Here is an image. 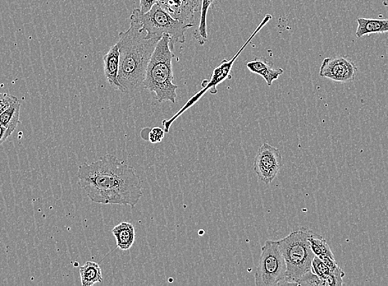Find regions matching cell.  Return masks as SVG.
Segmentation results:
<instances>
[{
	"label": "cell",
	"mask_w": 388,
	"mask_h": 286,
	"mask_svg": "<svg viewBox=\"0 0 388 286\" xmlns=\"http://www.w3.org/2000/svg\"><path fill=\"white\" fill-rule=\"evenodd\" d=\"M286 271V262L278 241L267 240L262 248L255 272V285H280L285 278Z\"/></svg>",
	"instance_id": "cell-7"
},
{
	"label": "cell",
	"mask_w": 388,
	"mask_h": 286,
	"mask_svg": "<svg viewBox=\"0 0 388 286\" xmlns=\"http://www.w3.org/2000/svg\"><path fill=\"white\" fill-rule=\"evenodd\" d=\"M175 55L171 48V38L164 35L155 49L143 82L145 89L155 95L159 103H176L178 85L173 84L172 61Z\"/></svg>",
	"instance_id": "cell-3"
},
{
	"label": "cell",
	"mask_w": 388,
	"mask_h": 286,
	"mask_svg": "<svg viewBox=\"0 0 388 286\" xmlns=\"http://www.w3.org/2000/svg\"><path fill=\"white\" fill-rule=\"evenodd\" d=\"M282 155L277 148L264 143L254 160V171L264 183H271L282 168Z\"/></svg>",
	"instance_id": "cell-8"
},
{
	"label": "cell",
	"mask_w": 388,
	"mask_h": 286,
	"mask_svg": "<svg viewBox=\"0 0 388 286\" xmlns=\"http://www.w3.org/2000/svg\"><path fill=\"white\" fill-rule=\"evenodd\" d=\"M120 66V48L116 43L109 49L108 52L103 57V71L108 84L114 89L120 90L121 86L118 81V73Z\"/></svg>",
	"instance_id": "cell-11"
},
{
	"label": "cell",
	"mask_w": 388,
	"mask_h": 286,
	"mask_svg": "<svg viewBox=\"0 0 388 286\" xmlns=\"http://www.w3.org/2000/svg\"><path fill=\"white\" fill-rule=\"evenodd\" d=\"M345 276L344 271L339 266L336 270L331 271V273L323 280L324 283H325V286L343 285Z\"/></svg>",
	"instance_id": "cell-21"
},
{
	"label": "cell",
	"mask_w": 388,
	"mask_h": 286,
	"mask_svg": "<svg viewBox=\"0 0 388 286\" xmlns=\"http://www.w3.org/2000/svg\"><path fill=\"white\" fill-rule=\"evenodd\" d=\"M17 99L15 96L0 93V114L10 107V105Z\"/></svg>",
	"instance_id": "cell-23"
},
{
	"label": "cell",
	"mask_w": 388,
	"mask_h": 286,
	"mask_svg": "<svg viewBox=\"0 0 388 286\" xmlns=\"http://www.w3.org/2000/svg\"><path fill=\"white\" fill-rule=\"evenodd\" d=\"M309 242L310 248H312L315 256L318 257L322 256L335 257L326 240L324 238L322 235L312 232V234L310 235Z\"/></svg>",
	"instance_id": "cell-18"
},
{
	"label": "cell",
	"mask_w": 388,
	"mask_h": 286,
	"mask_svg": "<svg viewBox=\"0 0 388 286\" xmlns=\"http://www.w3.org/2000/svg\"><path fill=\"white\" fill-rule=\"evenodd\" d=\"M246 66L250 72L264 78L268 86H271L285 72L282 69L273 68L271 64L261 59L249 62Z\"/></svg>",
	"instance_id": "cell-12"
},
{
	"label": "cell",
	"mask_w": 388,
	"mask_h": 286,
	"mask_svg": "<svg viewBox=\"0 0 388 286\" xmlns=\"http://www.w3.org/2000/svg\"><path fill=\"white\" fill-rule=\"evenodd\" d=\"M358 29L356 31V36L358 38L365 35L373 34H385L388 32L387 20H377V18H359Z\"/></svg>",
	"instance_id": "cell-14"
},
{
	"label": "cell",
	"mask_w": 388,
	"mask_h": 286,
	"mask_svg": "<svg viewBox=\"0 0 388 286\" xmlns=\"http://www.w3.org/2000/svg\"><path fill=\"white\" fill-rule=\"evenodd\" d=\"M12 133L11 130L0 124V145L7 141L8 138L12 135Z\"/></svg>",
	"instance_id": "cell-25"
},
{
	"label": "cell",
	"mask_w": 388,
	"mask_h": 286,
	"mask_svg": "<svg viewBox=\"0 0 388 286\" xmlns=\"http://www.w3.org/2000/svg\"><path fill=\"white\" fill-rule=\"evenodd\" d=\"M80 276L83 286H92L103 281L101 267L94 262H86L80 266Z\"/></svg>",
	"instance_id": "cell-15"
},
{
	"label": "cell",
	"mask_w": 388,
	"mask_h": 286,
	"mask_svg": "<svg viewBox=\"0 0 388 286\" xmlns=\"http://www.w3.org/2000/svg\"><path fill=\"white\" fill-rule=\"evenodd\" d=\"M312 271L322 280L331 273V271L319 258L315 256L312 262Z\"/></svg>",
	"instance_id": "cell-20"
},
{
	"label": "cell",
	"mask_w": 388,
	"mask_h": 286,
	"mask_svg": "<svg viewBox=\"0 0 388 286\" xmlns=\"http://www.w3.org/2000/svg\"><path fill=\"white\" fill-rule=\"evenodd\" d=\"M20 101L17 99L10 105V107L0 114V124L13 132L15 131L17 124L20 123Z\"/></svg>",
	"instance_id": "cell-17"
},
{
	"label": "cell",
	"mask_w": 388,
	"mask_h": 286,
	"mask_svg": "<svg viewBox=\"0 0 388 286\" xmlns=\"http://www.w3.org/2000/svg\"><path fill=\"white\" fill-rule=\"evenodd\" d=\"M271 20L272 16L271 15H267L264 17L263 21L260 22L259 25L257 27V29L254 30L252 34H251L249 39L245 41L244 45H242L241 48L238 50V52H237L234 57H233L230 61L224 59L220 66L215 68V70L213 71L211 80H204L202 83L203 89L201 90L197 94L194 95L193 98H191L188 101H187V103L179 110V112L176 113L175 116H173L170 120H164L163 126L164 130L166 133L170 132V128L172 123L175 122L178 117L181 116V114L184 113L186 110H188L192 107V106L197 103V101L202 98L206 92L208 91L212 94H216L217 93V86L221 85L222 82H224L227 80V78H231V72L233 64H234L237 58L239 57V55L242 53V52H243L245 48L247 47L254 36L257 35L258 32L261 30L263 27L266 26Z\"/></svg>",
	"instance_id": "cell-6"
},
{
	"label": "cell",
	"mask_w": 388,
	"mask_h": 286,
	"mask_svg": "<svg viewBox=\"0 0 388 286\" xmlns=\"http://www.w3.org/2000/svg\"><path fill=\"white\" fill-rule=\"evenodd\" d=\"M157 3L185 24L194 27L200 20L202 0H157Z\"/></svg>",
	"instance_id": "cell-9"
},
{
	"label": "cell",
	"mask_w": 388,
	"mask_h": 286,
	"mask_svg": "<svg viewBox=\"0 0 388 286\" xmlns=\"http://www.w3.org/2000/svg\"><path fill=\"white\" fill-rule=\"evenodd\" d=\"M383 6L388 7V0H382Z\"/></svg>",
	"instance_id": "cell-26"
},
{
	"label": "cell",
	"mask_w": 388,
	"mask_h": 286,
	"mask_svg": "<svg viewBox=\"0 0 388 286\" xmlns=\"http://www.w3.org/2000/svg\"><path fill=\"white\" fill-rule=\"evenodd\" d=\"M164 135H166V131H164V129L155 127L150 131L148 140L152 144H159V143H161L164 140Z\"/></svg>",
	"instance_id": "cell-22"
},
{
	"label": "cell",
	"mask_w": 388,
	"mask_h": 286,
	"mask_svg": "<svg viewBox=\"0 0 388 286\" xmlns=\"http://www.w3.org/2000/svg\"><path fill=\"white\" fill-rule=\"evenodd\" d=\"M161 39L145 38V32L141 31V25L134 21H131L129 30L121 32L117 44L120 53L118 81L122 93H134L143 85L150 59Z\"/></svg>",
	"instance_id": "cell-2"
},
{
	"label": "cell",
	"mask_w": 388,
	"mask_h": 286,
	"mask_svg": "<svg viewBox=\"0 0 388 286\" xmlns=\"http://www.w3.org/2000/svg\"><path fill=\"white\" fill-rule=\"evenodd\" d=\"M130 20L138 22L141 31L145 32V38L148 39L161 38L164 35L170 36L172 50L175 44L185 43L187 30L194 27L175 20L158 3L145 13H141L140 8H135Z\"/></svg>",
	"instance_id": "cell-5"
},
{
	"label": "cell",
	"mask_w": 388,
	"mask_h": 286,
	"mask_svg": "<svg viewBox=\"0 0 388 286\" xmlns=\"http://www.w3.org/2000/svg\"><path fill=\"white\" fill-rule=\"evenodd\" d=\"M296 285L306 286H325L324 280L319 278L317 275L313 273L312 270L306 272L302 278L298 280Z\"/></svg>",
	"instance_id": "cell-19"
},
{
	"label": "cell",
	"mask_w": 388,
	"mask_h": 286,
	"mask_svg": "<svg viewBox=\"0 0 388 286\" xmlns=\"http://www.w3.org/2000/svg\"><path fill=\"white\" fill-rule=\"evenodd\" d=\"M312 232L307 228H301L278 240L287 266L286 276L282 285H296L306 272L312 269L315 255L310 248L309 237Z\"/></svg>",
	"instance_id": "cell-4"
},
{
	"label": "cell",
	"mask_w": 388,
	"mask_h": 286,
	"mask_svg": "<svg viewBox=\"0 0 388 286\" xmlns=\"http://www.w3.org/2000/svg\"><path fill=\"white\" fill-rule=\"evenodd\" d=\"M141 13H148L157 3V0H139Z\"/></svg>",
	"instance_id": "cell-24"
},
{
	"label": "cell",
	"mask_w": 388,
	"mask_h": 286,
	"mask_svg": "<svg viewBox=\"0 0 388 286\" xmlns=\"http://www.w3.org/2000/svg\"><path fill=\"white\" fill-rule=\"evenodd\" d=\"M222 0H202L201 7L199 26L197 31L194 32V36L201 45H203L208 40L207 31V15L210 7L215 6L217 3H221Z\"/></svg>",
	"instance_id": "cell-16"
},
{
	"label": "cell",
	"mask_w": 388,
	"mask_h": 286,
	"mask_svg": "<svg viewBox=\"0 0 388 286\" xmlns=\"http://www.w3.org/2000/svg\"><path fill=\"white\" fill-rule=\"evenodd\" d=\"M116 238L117 247L121 250L127 251L134 245L136 239L134 226L129 222H122L112 230Z\"/></svg>",
	"instance_id": "cell-13"
},
{
	"label": "cell",
	"mask_w": 388,
	"mask_h": 286,
	"mask_svg": "<svg viewBox=\"0 0 388 286\" xmlns=\"http://www.w3.org/2000/svg\"><path fill=\"white\" fill-rule=\"evenodd\" d=\"M358 69L350 59L343 57L324 59L319 76L338 83H350L355 80Z\"/></svg>",
	"instance_id": "cell-10"
},
{
	"label": "cell",
	"mask_w": 388,
	"mask_h": 286,
	"mask_svg": "<svg viewBox=\"0 0 388 286\" xmlns=\"http://www.w3.org/2000/svg\"><path fill=\"white\" fill-rule=\"evenodd\" d=\"M79 185L89 199L103 205H138L143 196V181L132 166L106 155L80 166Z\"/></svg>",
	"instance_id": "cell-1"
}]
</instances>
